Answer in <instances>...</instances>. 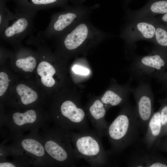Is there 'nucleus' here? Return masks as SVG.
Returning a JSON list of instances; mask_svg holds the SVG:
<instances>
[{"label":"nucleus","instance_id":"obj_1","mask_svg":"<svg viewBox=\"0 0 167 167\" xmlns=\"http://www.w3.org/2000/svg\"><path fill=\"white\" fill-rule=\"evenodd\" d=\"M139 127L135 107L126 102L106 131L111 146L110 152L118 154L133 143L137 137Z\"/></svg>","mask_w":167,"mask_h":167},{"label":"nucleus","instance_id":"obj_2","mask_svg":"<svg viewBox=\"0 0 167 167\" xmlns=\"http://www.w3.org/2000/svg\"><path fill=\"white\" fill-rule=\"evenodd\" d=\"M69 133L74 148L80 159L85 160L91 167L108 165V154L103 147L102 137L95 130Z\"/></svg>","mask_w":167,"mask_h":167},{"label":"nucleus","instance_id":"obj_3","mask_svg":"<svg viewBox=\"0 0 167 167\" xmlns=\"http://www.w3.org/2000/svg\"><path fill=\"white\" fill-rule=\"evenodd\" d=\"M167 67V51L157 47L148 54L135 59L130 66L131 79L143 81L146 79H157Z\"/></svg>","mask_w":167,"mask_h":167},{"label":"nucleus","instance_id":"obj_4","mask_svg":"<svg viewBox=\"0 0 167 167\" xmlns=\"http://www.w3.org/2000/svg\"><path fill=\"white\" fill-rule=\"evenodd\" d=\"M136 102V114L140 127L147 129L149 120L154 113L153 96L148 82L140 81L138 85L132 89Z\"/></svg>","mask_w":167,"mask_h":167},{"label":"nucleus","instance_id":"obj_5","mask_svg":"<svg viewBox=\"0 0 167 167\" xmlns=\"http://www.w3.org/2000/svg\"><path fill=\"white\" fill-rule=\"evenodd\" d=\"M156 21L153 18L133 21L128 24L124 31V37L130 46L141 40L152 42L156 28Z\"/></svg>","mask_w":167,"mask_h":167},{"label":"nucleus","instance_id":"obj_6","mask_svg":"<svg viewBox=\"0 0 167 167\" xmlns=\"http://www.w3.org/2000/svg\"><path fill=\"white\" fill-rule=\"evenodd\" d=\"M106 107L99 99L96 100L88 109V117L95 130L101 137L106 135L109 124L105 120Z\"/></svg>","mask_w":167,"mask_h":167},{"label":"nucleus","instance_id":"obj_7","mask_svg":"<svg viewBox=\"0 0 167 167\" xmlns=\"http://www.w3.org/2000/svg\"><path fill=\"white\" fill-rule=\"evenodd\" d=\"M167 13V0H150L141 9L130 12L129 19L135 21L143 19L153 18L159 14Z\"/></svg>","mask_w":167,"mask_h":167},{"label":"nucleus","instance_id":"obj_8","mask_svg":"<svg viewBox=\"0 0 167 167\" xmlns=\"http://www.w3.org/2000/svg\"><path fill=\"white\" fill-rule=\"evenodd\" d=\"M14 19L11 24H6L1 28L4 38L18 39L23 36L29 28L31 21L27 15H21L14 17Z\"/></svg>","mask_w":167,"mask_h":167},{"label":"nucleus","instance_id":"obj_9","mask_svg":"<svg viewBox=\"0 0 167 167\" xmlns=\"http://www.w3.org/2000/svg\"><path fill=\"white\" fill-rule=\"evenodd\" d=\"M88 33V29L87 25L84 23L79 24L65 37V47L70 50L77 48L85 41Z\"/></svg>","mask_w":167,"mask_h":167},{"label":"nucleus","instance_id":"obj_10","mask_svg":"<svg viewBox=\"0 0 167 167\" xmlns=\"http://www.w3.org/2000/svg\"><path fill=\"white\" fill-rule=\"evenodd\" d=\"M162 128L159 110L154 113L148 123L144 142L147 148H151L161 134Z\"/></svg>","mask_w":167,"mask_h":167},{"label":"nucleus","instance_id":"obj_11","mask_svg":"<svg viewBox=\"0 0 167 167\" xmlns=\"http://www.w3.org/2000/svg\"><path fill=\"white\" fill-rule=\"evenodd\" d=\"M128 165L137 167H167V165L157 160L153 154L146 153L135 156Z\"/></svg>","mask_w":167,"mask_h":167},{"label":"nucleus","instance_id":"obj_12","mask_svg":"<svg viewBox=\"0 0 167 167\" xmlns=\"http://www.w3.org/2000/svg\"><path fill=\"white\" fill-rule=\"evenodd\" d=\"M37 71L41 77V81L43 84L48 87L54 85L55 81L52 76L56 71L50 64L46 61L41 62L37 66Z\"/></svg>","mask_w":167,"mask_h":167},{"label":"nucleus","instance_id":"obj_13","mask_svg":"<svg viewBox=\"0 0 167 167\" xmlns=\"http://www.w3.org/2000/svg\"><path fill=\"white\" fill-rule=\"evenodd\" d=\"M129 94H119L113 91H106L101 100L106 106H114L126 103Z\"/></svg>","mask_w":167,"mask_h":167},{"label":"nucleus","instance_id":"obj_14","mask_svg":"<svg viewBox=\"0 0 167 167\" xmlns=\"http://www.w3.org/2000/svg\"><path fill=\"white\" fill-rule=\"evenodd\" d=\"M77 17L73 13H67L59 15L51 26V29L54 31H62L72 23Z\"/></svg>","mask_w":167,"mask_h":167},{"label":"nucleus","instance_id":"obj_15","mask_svg":"<svg viewBox=\"0 0 167 167\" xmlns=\"http://www.w3.org/2000/svg\"><path fill=\"white\" fill-rule=\"evenodd\" d=\"M156 21V30L152 42L157 47L167 51V26Z\"/></svg>","mask_w":167,"mask_h":167},{"label":"nucleus","instance_id":"obj_16","mask_svg":"<svg viewBox=\"0 0 167 167\" xmlns=\"http://www.w3.org/2000/svg\"><path fill=\"white\" fill-rule=\"evenodd\" d=\"M16 90L24 105L31 104L35 101L37 98L38 95L36 92L24 84H21L18 85Z\"/></svg>","mask_w":167,"mask_h":167},{"label":"nucleus","instance_id":"obj_17","mask_svg":"<svg viewBox=\"0 0 167 167\" xmlns=\"http://www.w3.org/2000/svg\"><path fill=\"white\" fill-rule=\"evenodd\" d=\"M21 144L24 149L35 156H41L45 154L43 146L34 139H25L22 141Z\"/></svg>","mask_w":167,"mask_h":167},{"label":"nucleus","instance_id":"obj_18","mask_svg":"<svg viewBox=\"0 0 167 167\" xmlns=\"http://www.w3.org/2000/svg\"><path fill=\"white\" fill-rule=\"evenodd\" d=\"M15 123L18 126H22L26 123H32L36 119V114L33 110H29L24 113L16 112L12 116Z\"/></svg>","mask_w":167,"mask_h":167},{"label":"nucleus","instance_id":"obj_19","mask_svg":"<svg viewBox=\"0 0 167 167\" xmlns=\"http://www.w3.org/2000/svg\"><path fill=\"white\" fill-rule=\"evenodd\" d=\"M15 64L18 67L22 69L24 71L32 72L36 67V61L33 57L29 56L17 60Z\"/></svg>","mask_w":167,"mask_h":167},{"label":"nucleus","instance_id":"obj_20","mask_svg":"<svg viewBox=\"0 0 167 167\" xmlns=\"http://www.w3.org/2000/svg\"><path fill=\"white\" fill-rule=\"evenodd\" d=\"M9 80L7 75L4 72L0 73V96H2L6 91Z\"/></svg>","mask_w":167,"mask_h":167},{"label":"nucleus","instance_id":"obj_21","mask_svg":"<svg viewBox=\"0 0 167 167\" xmlns=\"http://www.w3.org/2000/svg\"><path fill=\"white\" fill-rule=\"evenodd\" d=\"M162 126L167 124V104H163L159 110Z\"/></svg>","mask_w":167,"mask_h":167},{"label":"nucleus","instance_id":"obj_22","mask_svg":"<svg viewBox=\"0 0 167 167\" xmlns=\"http://www.w3.org/2000/svg\"><path fill=\"white\" fill-rule=\"evenodd\" d=\"M72 69L75 73L82 75H87L89 72L88 69L77 65L74 66Z\"/></svg>","mask_w":167,"mask_h":167},{"label":"nucleus","instance_id":"obj_23","mask_svg":"<svg viewBox=\"0 0 167 167\" xmlns=\"http://www.w3.org/2000/svg\"><path fill=\"white\" fill-rule=\"evenodd\" d=\"M57 0H31L33 3L37 5H44L53 3Z\"/></svg>","mask_w":167,"mask_h":167},{"label":"nucleus","instance_id":"obj_24","mask_svg":"<svg viewBox=\"0 0 167 167\" xmlns=\"http://www.w3.org/2000/svg\"><path fill=\"white\" fill-rule=\"evenodd\" d=\"M157 79L161 83L164 87L167 88V71H165Z\"/></svg>","mask_w":167,"mask_h":167},{"label":"nucleus","instance_id":"obj_25","mask_svg":"<svg viewBox=\"0 0 167 167\" xmlns=\"http://www.w3.org/2000/svg\"><path fill=\"white\" fill-rule=\"evenodd\" d=\"M153 18L156 21L167 26V13L158 18Z\"/></svg>","mask_w":167,"mask_h":167},{"label":"nucleus","instance_id":"obj_26","mask_svg":"<svg viewBox=\"0 0 167 167\" xmlns=\"http://www.w3.org/2000/svg\"><path fill=\"white\" fill-rule=\"evenodd\" d=\"M0 167H15V166L13 164L9 162H3L0 163Z\"/></svg>","mask_w":167,"mask_h":167},{"label":"nucleus","instance_id":"obj_27","mask_svg":"<svg viewBox=\"0 0 167 167\" xmlns=\"http://www.w3.org/2000/svg\"><path fill=\"white\" fill-rule=\"evenodd\" d=\"M127 1H128V2L129 1H130L131 0H127Z\"/></svg>","mask_w":167,"mask_h":167}]
</instances>
